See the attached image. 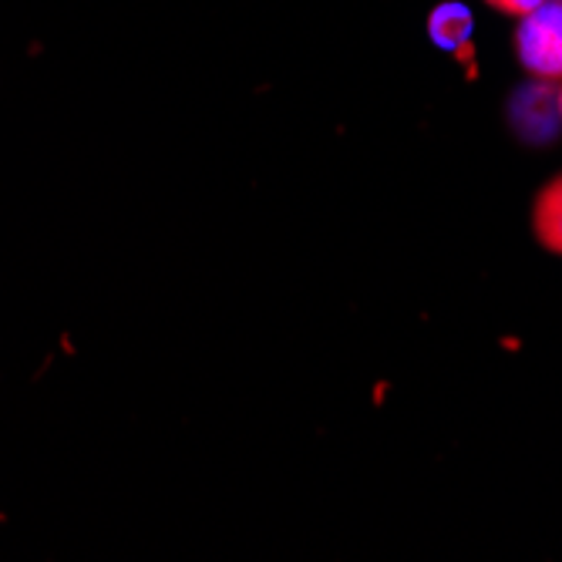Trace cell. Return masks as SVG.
<instances>
[{"label":"cell","mask_w":562,"mask_h":562,"mask_svg":"<svg viewBox=\"0 0 562 562\" xmlns=\"http://www.w3.org/2000/svg\"><path fill=\"white\" fill-rule=\"evenodd\" d=\"M555 109H559V119H562V81H559V91H555Z\"/></svg>","instance_id":"5"},{"label":"cell","mask_w":562,"mask_h":562,"mask_svg":"<svg viewBox=\"0 0 562 562\" xmlns=\"http://www.w3.org/2000/svg\"><path fill=\"white\" fill-rule=\"evenodd\" d=\"M532 233L539 246L562 257V172L549 179L532 202Z\"/></svg>","instance_id":"3"},{"label":"cell","mask_w":562,"mask_h":562,"mask_svg":"<svg viewBox=\"0 0 562 562\" xmlns=\"http://www.w3.org/2000/svg\"><path fill=\"white\" fill-rule=\"evenodd\" d=\"M472 31H475L472 11L465 4H458V0H445V4H438L428 14V37L441 50H451V55H465Z\"/></svg>","instance_id":"2"},{"label":"cell","mask_w":562,"mask_h":562,"mask_svg":"<svg viewBox=\"0 0 562 562\" xmlns=\"http://www.w3.org/2000/svg\"><path fill=\"white\" fill-rule=\"evenodd\" d=\"M516 50L522 68L539 81H562V0H542L519 18Z\"/></svg>","instance_id":"1"},{"label":"cell","mask_w":562,"mask_h":562,"mask_svg":"<svg viewBox=\"0 0 562 562\" xmlns=\"http://www.w3.org/2000/svg\"><path fill=\"white\" fill-rule=\"evenodd\" d=\"M485 4L505 18H526L529 11H536L542 0H485Z\"/></svg>","instance_id":"4"}]
</instances>
